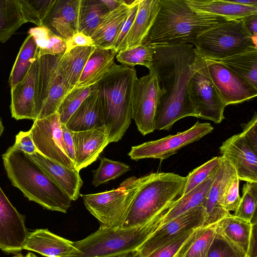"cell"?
Segmentation results:
<instances>
[{
	"label": "cell",
	"mask_w": 257,
	"mask_h": 257,
	"mask_svg": "<svg viewBox=\"0 0 257 257\" xmlns=\"http://www.w3.org/2000/svg\"><path fill=\"white\" fill-rule=\"evenodd\" d=\"M95 46L77 47L57 56L58 71L70 91L79 80L84 66Z\"/></svg>",
	"instance_id": "4316f807"
},
{
	"label": "cell",
	"mask_w": 257,
	"mask_h": 257,
	"mask_svg": "<svg viewBox=\"0 0 257 257\" xmlns=\"http://www.w3.org/2000/svg\"><path fill=\"white\" fill-rule=\"evenodd\" d=\"M23 249L46 257H74L80 253L73 241L56 235L47 229H37L29 232Z\"/></svg>",
	"instance_id": "ffe728a7"
},
{
	"label": "cell",
	"mask_w": 257,
	"mask_h": 257,
	"mask_svg": "<svg viewBox=\"0 0 257 257\" xmlns=\"http://www.w3.org/2000/svg\"><path fill=\"white\" fill-rule=\"evenodd\" d=\"M155 47L144 42L136 47L120 51L116 55L117 60L125 66L142 65L150 69L152 65Z\"/></svg>",
	"instance_id": "8d00e7d4"
},
{
	"label": "cell",
	"mask_w": 257,
	"mask_h": 257,
	"mask_svg": "<svg viewBox=\"0 0 257 257\" xmlns=\"http://www.w3.org/2000/svg\"><path fill=\"white\" fill-rule=\"evenodd\" d=\"M186 181V177L173 173H153L141 177L122 228L142 226L156 219L161 220L182 195Z\"/></svg>",
	"instance_id": "277c9868"
},
{
	"label": "cell",
	"mask_w": 257,
	"mask_h": 257,
	"mask_svg": "<svg viewBox=\"0 0 257 257\" xmlns=\"http://www.w3.org/2000/svg\"><path fill=\"white\" fill-rule=\"evenodd\" d=\"M131 6L127 5L123 0V3L117 8L108 12L102 17L91 36L95 47L113 48L114 43L128 15Z\"/></svg>",
	"instance_id": "d4e9b609"
},
{
	"label": "cell",
	"mask_w": 257,
	"mask_h": 257,
	"mask_svg": "<svg viewBox=\"0 0 257 257\" xmlns=\"http://www.w3.org/2000/svg\"><path fill=\"white\" fill-rule=\"evenodd\" d=\"M26 255L27 256V257H38L35 254L31 252L28 253V254H27Z\"/></svg>",
	"instance_id": "94428289"
},
{
	"label": "cell",
	"mask_w": 257,
	"mask_h": 257,
	"mask_svg": "<svg viewBox=\"0 0 257 257\" xmlns=\"http://www.w3.org/2000/svg\"><path fill=\"white\" fill-rule=\"evenodd\" d=\"M239 180L236 172L227 180L224 184L219 198V204L227 212L236 210L239 204Z\"/></svg>",
	"instance_id": "7bdbcfd3"
},
{
	"label": "cell",
	"mask_w": 257,
	"mask_h": 257,
	"mask_svg": "<svg viewBox=\"0 0 257 257\" xmlns=\"http://www.w3.org/2000/svg\"><path fill=\"white\" fill-rule=\"evenodd\" d=\"M65 125L73 132L104 125L103 111L97 88L84 100Z\"/></svg>",
	"instance_id": "7402d4cb"
},
{
	"label": "cell",
	"mask_w": 257,
	"mask_h": 257,
	"mask_svg": "<svg viewBox=\"0 0 257 257\" xmlns=\"http://www.w3.org/2000/svg\"><path fill=\"white\" fill-rule=\"evenodd\" d=\"M257 182H246L242 187V196L233 215L251 222L256 216Z\"/></svg>",
	"instance_id": "60d3db41"
},
{
	"label": "cell",
	"mask_w": 257,
	"mask_h": 257,
	"mask_svg": "<svg viewBox=\"0 0 257 257\" xmlns=\"http://www.w3.org/2000/svg\"><path fill=\"white\" fill-rule=\"evenodd\" d=\"M159 10L145 42L153 46L193 44L207 31L227 18L196 12L186 0H159Z\"/></svg>",
	"instance_id": "7a4b0ae2"
},
{
	"label": "cell",
	"mask_w": 257,
	"mask_h": 257,
	"mask_svg": "<svg viewBox=\"0 0 257 257\" xmlns=\"http://www.w3.org/2000/svg\"><path fill=\"white\" fill-rule=\"evenodd\" d=\"M106 6L109 11H111L117 8L122 3L123 0H102Z\"/></svg>",
	"instance_id": "9f6ffc18"
},
{
	"label": "cell",
	"mask_w": 257,
	"mask_h": 257,
	"mask_svg": "<svg viewBox=\"0 0 257 257\" xmlns=\"http://www.w3.org/2000/svg\"><path fill=\"white\" fill-rule=\"evenodd\" d=\"M4 131V126L3 125L2 119L0 117V137H1L2 135L3 134Z\"/></svg>",
	"instance_id": "91938a15"
},
{
	"label": "cell",
	"mask_w": 257,
	"mask_h": 257,
	"mask_svg": "<svg viewBox=\"0 0 257 257\" xmlns=\"http://www.w3.org/2000/svg\"><path fill=\"white\" fill-rule=\"evenodd\" d=\"M100 161L98 168L92 171L93 179L92 184L94 187L114 180L131 169L130 166L124 163L105 157L100 158Z\"/></svg>",
	"instance_id": "ab89813d"
},
{
	"label": "cell",
	"mask_w": 257,
	"mask_h": 257,
	"mask_svg": "<svg viewBox=\"0 0 257 257\" xmlns=\"http://www.w3.org/2000/svg\"><path fill=\"white\" fill-rule=\"evenodd\" d=\"M75 152V169L86 168L98 158L109 144L105 126L80 132H72Z\"/></svg>",
	"instance_id": "ac0fdd59"
},
{
	"label": "cell",
	"mask_w": 257,
	"mask_h": 257,
	"mask_svg": "<svg viewBox=\"0 0 257 257\" xmlns=\"http://www.w3.org/2000/svg\"><path fill=\"white\" fill-rule=\"evenodd\" d=\"M30 130L38 153L75 170L74 163L68 156L65 148L61 123L57 112L45 118L36 119Z\"/></svg>",
	"instance_id": "8fae6325"
},
{
	"label": "cell",
	"mask_w": 257,
	"mask_h": 257,
	"mask_svg": "<svg viewBox=\"0 0 257 257\" xmlns=\"http://www.w3.org/2000/svg\"><path fill=\"white\" fill-rule=\"evenodd\" d=\"M215 233V224L196 229L174 257H207Z\"/></svg>",
	"instance_id": "d6a6232c"
},
{
	"label": "cell",
	"mask_w": 257,
	"mask_h": 257,
	"mask_svg": "<svg viewBox=\"0 0 257 257\" xmlns=\"http://www.w3.org/2000/svg\"><path fill=\"white\" fill-rule=\"evenodd\" d=\"M194 11L220 16L231 20L257 14V7L243 6L226 0H186Z\"/></svg>",
	"instance_id": "83f0119b"
},
{
	"label": "cell",
	"mask_w": 257,
	"mask_h": 257,
	"mask_svg": "<svg viewBox=\"0 0 257 257\" xmlns=\"http://www.w3.org/2000/svg\"><path fill=\"white\" fill-rule=\"evenodd\" d=\"M207 257H246V255L216 230Z\"/></svg>",
	"instance_id": "ee69618b"
},
{
	"label": "cell",
	"mask_w": 257,
	"mask_h": 257,
	"mask_svg": "<svg viewBox=\"0 0 257 257\" xmlns=\"http://www.w3.org/2000/svg\"><path fill=\"white\" fill-rule=\"evenodd\" d=\"M140 0H135L131 6L128 15L123 23L114 43L113 48L118 53L121 49V47L125 37L129 32L137 15L138 5Z\"/></svg>",
	"instance_id": "bcb514c9"
},
{
	"label": "cell",
	"mask_w": 257,
	"mask_h": 257,
	"mask_svg": "<svg viewBox=\"0 0 257 257\" xmlns=\"http://www.w3.org/2000/svg\"><path fill=\"white\" fill-rule=\"evenodd\" d=\"M29 233L25 216L14 207L0 187V249L8 253L19 252Z\"/></svg>",
	"instance_id": "9a60e30c"
},
{
	"label": "cell",
	"mask_w": 257,
	"mask_h": 257,
	"mask_svg": "<svg viewBox=\"0 0 257 257\" xmlns=\"http://www.w3.org/2000/svg\"><path fill=\"white\" fill-rule=\"evenodd\" d=\"M151 223L133 228H99L74 242L80 251L74 257H116L135 251L155 230Z\"/></svg>",
	"instance_id": "8992f818"
},
{
	"label": "cell",
	"mask_w": 257,
	"mask_h": 257,
	"mask_svg": "<svg viewBox=\"0 0 257 257\" xmlns=\"http://www.w3.org/2000/svg\"><path fill=\"white\" fill-rule=\"evenodd\" d=\"M188 89V96L195 110L196 117L215 123L222 122L226 106L211 80L206 61L191 76Z\"/></svg>",
	"instance_id": "9c48e42d"
},
{
	"label": "cell",
	"mask_w": 257,
	"mask_h": 257,
	"mask_svg": "<svg viewBox=\"0 0 257 257\" xmlns=\"http://www.w3.org/2000/svg\"><path fill=\"white\" fill-rule=\"evenodd\" d=\"M152 65L161 91L155 120V130L169 131L175 122L197 117L188 92L193 74L206 60L191 44L156 46Z\"/></svg>",
	"instance_id": "6da1fadb"
},
{
	"label": "cell",
	"mask_w": 257,
	"mask_h": 257,
	"mask_svg": "<svg viewBox=\"0 0 257 257\" xmlns=\"http://www.w3.org/2000/svg\"><path fill=\"white\" fill-rule=\"evenodd\" d=\"M252 223V230L250 237L249 249L247 257H257L256 255V222Z\"/></svg>",
	"instance_id": "11a10c76"
},
{
	"label": "cell",
	"mask_w": 257,
	"mask_h": 257,
	"mask_svg": "<svg viewBox=\"0 0 257 257\" xmlns=\"http://www.w3.org/2000/svg\"><path fill=\"white\" fill-rule=\"evenodd\" d=\"M140 181L141 177L132 176L123 181L117 189L80 195L86 209L99 221V228L122 227Z\"/></svg>",
	"instance_id": "ba28073f"
},
{
	"label": "cell",
	"mask_w": 257,
	"mask_h": 257,
	"mask_svg": "<svg viewBox=\"0 0 257 257\" xmlns=\"http://www.w3.org/2000/svg\"><path fill=\"white\" fill-rule=\"evenodd\" d=\"M241 133L246 142L257 151V114L255 112L251 119L247 123L241 124Z\"/></svg>",
	"instance_id": "c3c4849f"
},
{
	"label": "cell",
	"mask_w": 257,
	"mask_h": 257,
	"mask_svg": "<svg viewBox=\"0 0 257 257\" xmlns=\"http://www.w3.org/2000/svg\"><path fill=\"white\" fill-rule=\"evenodd\" d=\"M244 27L251 37L256 40L257 14L251 15L242 18Z\"/></svg>",
	"instance_id": "db71d44e"
},
{
	"label": "cell",
	"mask_w": 257,
	"mask_h": 257,
	"mask_svg": "<svg viewBox=\"0 0 257 257\" xmlns=\"http://www.w3.org/2000/svg\"><path fill=\"white\" fill-rule=\"evenodd\" d=\"M27 155L69 196L72 201L79 197L81 195L80 190L83 185L79 172L54 162L38 152L32 155Z\"/></svg>",
	"instance_id": "44dd1931"
},
{
	"label": "cell",
	"mask_w": 257,
	"mask_h": 257,
	"mask_svg": "<svg viewBox=\"0 0 257 257\" xmlns=\"http://www.w3.org/2000/svg\"><path fill=\"white\" fill-rule=\"evenodd\" d=\"M18 0H0V42L5 43L24 24Z\"/></svg>",
	"instance_id": "d590c367"
},
{
	"label": "cell",
	"mask_w": 257,
	"mask_h": 257,
	"mask_svg": "<svg viewBox=\"0 0 257 257\" xmlns=\"http://www.w3.org/2000/svg\"><path fill=\"white\" fill-rule=\"evenodd\" d=\"M117 53L113 48L95 47L73 88L90 86L96 84L116 65L114 62V57Z\"/></svg>",
	"instance_id": "484cf974"
},
{
	"label": "cell",
	"mask_w": 257,
	"mask_h": 257,
	"mask_svg": "<svg viewBox=\"0 0 257 257\" xmlns=\"http://www.w3.org/2000/svg\"><path fill=\"white\" fill-rule=\"evenodd\" d=\"M81 0H55L42 26L65 42L79 32Z\"/></svg>",
	"instance_id": "e0dca14e"
},
{
	"label": "cell",
	"mask_w": 257,
	"mask_h": 257,
	"mask_svg": "<svg viewBox=\"0 0 257 257\" xmlns=\"http://www.w3.org/2000/svg\"><path fill=\"white\" fill-rule=\"evenodd\" d=\"M149 71L148 74L137 79L133 96L132 118L143 136L155 130L156 112L161 94L156 75Z\"/></svg>",
	"instance_id": "7c38bea8"
},
{
	"label": "cell",
	"mask_w": 257,
	"mask_h": 257,
	"mask_svg": "<svg viewBox=\"0 0 257 257\" xmlns=\"http://www.w3.org/2000/svg\"><path fill=\"white\" fill-rule=\"evenodd\" d=\"M66 51L77 47L94 46L91 37L84 33L77 32L68 41L66 42Z\"/></svg>",
	"instance_id": "816d5d0a"
},
{
	"label": "cell",
	"mask_w": 257,
	"mask_h": 257,
	"mask_svg": "<svg viewBox=\"0 0 257 257\" xmlns=\"http://www.w3.org/2000/svg\"><path fill=\"white\" fill-rule=\"evenodd\" d=\"M197 229L186 231L160 246L146 257H174Z\"/></svg>",
	"instance_id": "f6af8a7d"
},
{
	"label": "cell",
	"mask_w": 257,
	"mask_h": 257,
	"mask_svg": "<svg viewBox=\"0 0 257 257\" xmlns=\"http://www.w3.org/2000/svg\"><path fill=\"white\" fill-rule=\"evenodd\" d=\"M210 61L225 65L257 88V48L224 59Z\"/></svg>",
	"instance_id": "1f68e13d"
},
{
	"label": "cell",
	"mask_w": 257,
	"mask_h": 257,
	"mask_svg": "<svg viewBox=\"0 0 257 257\" xmlns=\"http://www.w3.org/2000/svg\"><path fill=\"white\" fill-rule=\"evenodd\" d=\"M219 149L221 156L234 168L239 180L257 182V151L246 142L241 133L227 139Z\"/></svg>",
	"instance_id": "2e32d148"
},
{
	"label": "cell",
	"mask_w": 257,
	"mask_h": 257,
	"mask_svg": "<svg viewBox=\"0 0 257 257\" xmlns=\"http://www.w3.org/2000/svg\"><path fill=\"white\" fill-rule=\"evenodd\" d=\"M215 229L247 257L252 230L251 222L229 213L215 223Z\"/></svg>",
	"instance_id": "f1b7e54d"
},
{
	"label": "cell",
	"mask_w": 257,
	"mask_h": 257,
	"mask_svg": "<svg viewBox=\"0 0 257 257\" xmlns=\"http://www.w3.org/2000/svg\"><path fill=\"white\" fill-rule=\"evenodd\" d=\"M13 257H27V255L24 256L21 253H17L15 255H14Z\"/></svg>",
	"instance_id": "6125c7cd"
},
{
	"label": "cell",
	"mask_w": 257,
	"mask_h": 257,
	"mask_svg": "<svg viewBox=\"0 0 257 257\" xmlns=\"http://www.w3.org/2000/svg\"><path fill=\"white\" fill-rule=\"evenodd\" d=\"M38 51L34 37L29 35L20 48L10 74L9 82L11 88L26 77L33 62L38 57Z\"/></svg>",
	"instance_id": "836d02e7"
},
{
	"label": "cell",
	"mask_w": 257,
	"mask_h": 257,
	"mask_svg": "<svg viewBox=\"0 0 257 257\" xmlns=\"http://www.w3.org/2000/svg\"><path fill=\"white\" fill-rule=\"evenodd\" d=\"M207 217L205 209L199 206L160 226L136 250L141 257L152 251L186 231L204 226Z\"/></svg>",
	"instance_id": "4fadbf2b"
},
{
	"label": "cell",
	"mask_w": 257,
	"mask_h": 257,
	"mask_svg": "<svg viewBox=\"0 0 257 257\" xmlns=\"http://www.w3.org/2000/svg\"><path fill=\"white\" fill-rule=\"evenodd\" d=\"M58 73L57 56L45 55L39 57L35 98L36 119L42 108Z\"/></svg>",
	"instance_id": "f546056e"
},
{
	"label": "cell",
	"mask_w": 257,
	"mask_h": 257,
	"mask_svg": "<svg viewBox=\"0 0 257 257\" xmlns=\"http://www.w3.org/2000/svg\"><path fill=\"white\" fill-rule=\"evenodd\" d=\"M210 77L227 106L249 100L257 95V88L225 65L206 60Z\"/></svg>",
	"instance_id": "5bb4252c"
},
{
	"label": "cell",
	"mask_w": 257,
	"mask_h": 257,
	"mask_svg": "<svg viewBox=\"0 0 257 257\" xmlns=\"http://www.w3.org/2000/svg\"><path fill=\"white\" fill-rule=\"evenodd\" d=\"M213 130V127L210 123L198 121L184 132L133 146L128 155L136 161L146 158L165 160L182 148L211 133Z\"/></svg>",
	"instance_id": "30bf717a"
},
{
	"label": "cell",
	"mask_w": 257,
	"mask_h": 257,
	"mask_svg": "<svg viewBox=\"0 0 257 257\" xmlns=\"http://www.w3.org/2000/svg\"><path fill=\"white\" fill-rule=\"evenodd\" d=\"M235 172L230 163L222 157L214 180L203 201L202 206L204 208L207 217L204 226L215 224L229 213L219 204V198L223 186L229 178Z\"/></svg>",
	"instance_id": "cb8c5ba5"
},
{
	"label": "cell",
	"mask_w": 257,
	"mask_h": 257,
	"mask_svg": "<svg viewBox=\"0 0 257 257\" xmlns=\"http://www.w3.org/2000/svg\"><path fill=\"white\" fill-rule=\"evenodd\" d=\"M217 170L202 183L176 200L161 219L159 226L192 208L202 205Z\"/></svg>",
	"instance_id": "4dcf8cb0"
},
{
	"label": "cell",
	"mask_w": 257,
	"mask_h": 257,
	"mask_svg": "<svg viewBox=\"0 0 257 257\" xmlns=\"http://www.w3.org/2000/svg\"><path fill=\"white\" fill-rule=\"evenodd\" d=\"M230 2L243 6L257 7V0H235Z\"/></svg>",
	"instance_id": "6f0895ef"
},
{
	"label": "cell",
	"mask_w": 257,
	"mask_h": 257,
	"mask_svg": "<svg viewBox=\"0 0 257 257\" xmlns=\"http://www.w3.org/2000/svg\"><path fill=\"white\" fill-rule=\"evenodd\" d=\"M134 67L116 65L97 83L109 143L121 139L132 118Z\"/></svg>",
	"instance_id": "5b68a950"
},
{
	"label": "cell",
	"mask_w": 257,
	"mask_h": 257,
	"mask_svg": "<svg viewBox=\"0 0 257 257\" xmlns=\"http://www.w3.org/2000/svg\"><path fill=\"white\" fill-rule=\"evenodd\" d=\"M159 8V0L140 1L136 16L120 51L136 47L145 42Z\"/></svg>",
	"instance_id": "603a6c76"
},
{
	"label": "cell",
	"mask_w": 257,
	"mask_h": 257,
	"mask_svg": "<svg viewBox=\"0 0 257 257\" xmlns=\"http://www.w3.org/2000/svg\"><path fill=\"white\" fill-rule=\"evenodd\" d=\"M116 257H141L140 254L137 250L126 253L124 254L120 255Z\"/></svg>",
	"instance_id": "680465c9"
},
{
	"label": "cell",
	"mask_w": 257,
	"mask_h": 257,
	"mask_svg": "<svg viewBox=\"0 0 257 257\" xmlns=\"http://www.w3.org/2000/svg\"><path fill=\"white\" fill-rule=\"evenodd\" d=\"M66 49V42L51 33L46 47L41 51H38V57L45 55L59 56L64 54Z\"/></svg>",
	"instance_id": "7dc6e473"
},
{
	"label": "cell",
	"mask_w": 257,
	"mask_h": 257,
	"mask_svg": "<svg viewBox=\"0 0 257 257\" xmlns=\"http://www.w3.org/2000/svg\"><path fill=\"white\" fill-rule=\"evenodd\" d=\"M222 160V156L213 157L190 172L186 177L182 195L188 193L214 174L219 168Z\"/></svg>",
	"instance_id": "b9f144b4"
},
{
	"label": "cell",
	"mask_w": 257,
	"mask_h": 257,
	"mask_svg": "<svg viewBox=\"0 0 257 257\" xmlns=\"http://www.w3.org/2000/svg\"><path fill=\"white\" fill-rule=\"evenodd\" d=\"M39 57L33 62L24 79L11 88L12 116L16 120H36L35 98Z\"/></svg>",
	"instance_id": "d6986e66"
},
{
	"label": "cell",
	"mask_w": 257,
	"mask_h": 257,
	"mask_svg": "<svg viewBox=\"0 0 257 257\" xmlns=\"http://www.w3.org/2000/svg\"><path fill=\"white\" fill-rule=\"evenodd\" d=\"M97 88L96 83L90 86L73 88L69 92L57 111L61 124H65L84 100Z\"/></svg>",
	"instance_id": "74e56055"
},
{
	"label": "cell",
	"mask_w": 257,
	"mask_h": 257,
	"mask_svg": "<svg viewBox=\"0 0 257 257\" xmlns=\"http://www.w3.org/2000/svg\"><path fill=\"white\" fill-rule=\"evenodd\" d=\"M28 34L34 37L38 46V51H41L46 47L51 35L50 31L44 26L32 28L29 30Z\"/></svg>",
	"instance_id": "f907efd6"
},
{
	"label": "cell",
	"mask_w": 257,
	"mask_h": 257,
	"mask_svg": "<svg viewBox=\"0 0 257 257\" xmlns=\"http://www.w3.org/2000/svg\"><path fill=\"white\" fill-rule=\"evenodd\" d=\"M61 128L66 153L69 158L74 163L75 160V152L72 137V132L68 129L65 126V124H61Z\"/></svg>",
	"instance_id": "f5cc1de1"
},
{
	"label": "cell",
	"mask_w": 257,
	"mask_h": 257,
	"mask_svg": "<svg viewBox=\"0 0 257 257\" xmlns=\"http://www.w3.org/2000/svg\"><path fill=\"white\" fill-rule=\"evenodd\" d=\"M109 11L102 0H81L79 32L91 37L102 17Z\"/></svg>",
	"instance_id": "e575fe53"
},
{
	"label": "cell",
	"mask_w": 257,
	"mask_h": 257,
	"mask_svg": "<svg viewBox=\"0 0 257 257\" xmlns=\"http://www.w3.org/2000/svg\"><path fill=\"white\" fill-rule=\"evenodd\" d=\"M14 146L28 155H32L37 152L30 130L20 132L16 136Z\"/></svg>",
	"instance_id": "681fc988"
},
{
	"label": "cell",
	"mask_w": 257,
	"mask_h": 257,
	"mask_svg": "<svg viewBox=\"0 0 257 257\" xmlns=\"http://www.w3.org/2000/svg\"><path fill=\"white\" fill-rule=\"evenodd\" d=\"M25 23L31 22L38 27L43 22L55 0H18Z\"/></svg>",
	"instance_id": "f35d334b"
},
{
	"label": "cell",
	"mask_w": 257,
	"mask_h": 257,
	"mask_svg": "<svg viewBox=\"0 0 257 257\" xmlns=\"http://www.w3.org/2000/svg\"><path fill=\"white\" fill-rule=\"evenodd\" d=\"M12 185L44 208L67 213L72 200L33 160L14 145L2 156Z\"/></svg>",
	"instance_id": "3957f363"
},
{
	"label": "cell",
	"mask_w": 257,
	"mask_h": 257,
	"mask_svg": "<svg viewBox=\"0 0 257 257\" xmlns=\"http://www.w3.org/2000/svg\"><path fill=\"white\" fill-rule=\"evenodd\" d=\"M207 60H217L256 49V40L246 31L242 19L229 20L201 35L193 44Z\"/></svg>",
	"instance_id": "52a82bcc"
}]
</instances>
